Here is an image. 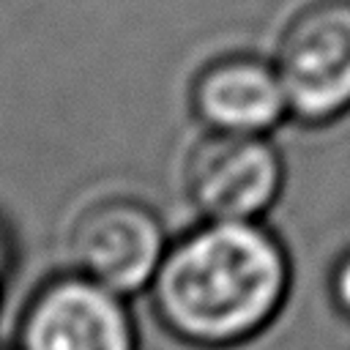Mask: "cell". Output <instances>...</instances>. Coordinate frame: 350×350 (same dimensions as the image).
<instances>
[{"label":"cell","instance_id":"8","mask_svg":"<svg viewBox=\"0 0 350 350\" xmlns=\"http://www.w3.org/2000/svg\"><path fill=\"white\" fill-rule=\"evenodd\" d=\"M5 260H8V254H5V238L0 235V282H3V268H5Z\"/></svg>","mask_w":350,"mask_h":350},{"label":"cell","instance_id":"3","mask_svg":"<svg viewBox=\"0 0 350 350\" xmlns=\"http://www.w3.org/2000/svg\"><path fill=\"white\" fill-rule=\"evenodd\" d=\"M284 164L265 134L211 131L183 167L186 194L208 219H257L279 197Z\"/></svg>","mask_w":350,"mask_h":350},{"label":"cell","instance_id":"4","mask_svg":"<svg viewBox=\"0 0 350 350\" xmlns=\"http://www.w3.org/2000/svg\"><path fill=\"white\" fill-rule=\"evenodd\" d=\"M16 342L19 350H137L118 293L85 273L44 282L19 317Z\"/></svg>","mask_w":350,"mask_h":350},{"label":"cell","instance_id":"5","mask_svg":"<svg viewBox=\"0 0 350 350\" xmlns=\"http://www.w3.org/2000/svg\"><path fill=\"white\" fill-rule=\"evenodd\" d=\"M68 249L79 273L115 293L153 282L167 254L159 216L148 205L126 197L85 208L71 227Z\"/></svg>","mask_w":350,"mask_h":350},{"label":"cell","instance_id":"7","mask_svg":"<svg viewBox=\"0 0 350 350\" xmlns=\"http://www.w3.org/2000/svg\"><path fill=\"white\" fill-rule=\"evenodd\" d=\"M331 293H334L336 306L350 317V254H345L336 262L334 276H331Z\"/></svg>","mask_w":350,"mask_h":350},{"label":"cell","instance_id":"1","mask_svg":"<svg viewBox=\"0 0 350 350\" xmlns=\"http://www.w3.org/2000/svg\"><path fill=\"white\" fill-rule=\"evenodd\" d=\"M282 243L254 219H211L180 238L153 276L161 325L194 347H232L260 334L287 293Z\"/></svg>","mask_w":350,"mask_h":350},{"label":"cell","instance_id":"6","mask_svg":"<svg viewBox=\"0 0 350 350\" xmlns=\"http://www.w3.org/2000/svg\"><path fill=\"white\" fill-rule=\"evenodd\" d=\"M191 109L211 131L232 134H265L290 115L276 66L254 55L211 60L191 82Z\"/></svg>","mask_w":350,"mask_h":350},{"label":"cell","instance_id":"2","mask_svg":"<svg viewBox=\"0 0 350 350\" xmlns=\"http://www.w3.org/2000/svg\"><path fill=\"white\" fill-rule=\"evenodd\" d=\"M273 66L290 115L320 126L350 112V0H314L282 30Z\"/></svg>","mask_w":350,"mask_h":350}]
</instances>
